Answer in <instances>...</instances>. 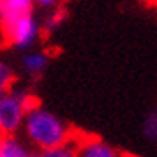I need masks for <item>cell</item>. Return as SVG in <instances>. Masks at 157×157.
<instances>
[{"label": "cell", "instance_id": "obj_15", "mask_svg": "<svg viewBox=\"0 0 157 157\" xmlns=\"http://www.w3.org/2000/svg\"><path fill=\"white\" fill-rule=\"evenodd\" d=\"M4 95H6V92H4V90H0V101L4 99Z\"/></svg>", "mask_w": 157, "mask_h": 157}, {"label": "cell", "instance_id": "obj_8", "mask_svg": "<svg viewBox=\"0 0 157 157\" xmlns=\"http://www.w3.org/2000/svg\"><path fill=\"white\" fill-rule=\"evenodd\" d=\"M65 16H67V13H65L64 9H53L50 14H48V18L44 20L43 30L46 32V34L55 32V30H57L58 27H60V25L65 21Z\"/></svg>", "mask_w": 157, "mask_h": 157}, {"label": "cell", "instance_id": "obj_13", "mask_svg": "<svg viewBox=\"0 0 157 157\" xmlns=\"http://www.w3.org/2000/svg\"><path fill=\"white\" fill-rule=\"evenodd\" d=\"M145 4H148V6H157V0H143Z\"/></svg>", "mask_w": 157, "mask_h": 157}, {"label": "cell", "instance_id": "obj_17", "mask_svg": "<svg viewBox=\"0 0 157 157\" xmlns=\"http://www.w3.org/2000/svg\"><path fill=\"white\" fill-rule=\"evenodd\" d=\"M0 157H2V155H0Z\"/></svg>", "mask_w": 157, "mask_h": 157}, {"label": "cell", "instance_id": "obj_4", "mask_svg": "<svg viewBox=\"0 0 157 157\" xmlns=\"http://www.w3.org/2000/svg\"><path fill=\"white\" fill-rule=\"evenodd\" d=\"M36 0H2V25L0 30L6 32L18 20L32 14Z\"/></svg>", "mask_w": 157, "mask_h": 157}, {"label": "cell", "instance_id": "obj_7", "mask_svg": "<svg viewBox=\"0 0 157 157\" xmlns=\"http://www.w3.org/2000/svg\"><path fill=\"white\" fill-rule=\"evenodd\" d=\"M23 67L30 72V74H34V76H39L41 72L48 67V57L44 55V53H29L27 57L23 58Z\"/></svg>", "mask_w": 157, "mask_h": 157}, {"label": "cell", "instance_id": "obj_9", "mask_svg": "<svg viewBox=\"0 0 157 157\" xmlns=\"http://www.w3.org/2000/svg\"><path fill=\"white\" fill-rule=\"evenodd\" d=\"M37 157H76V147L67 141L60 147H55V148L43 150Z\"/></svg>", "mask_w": 157, "mask_h": 157}, {"label": "cell", "instance_id": "obj_16", "mask_svg": "<svg viewBox=\"0 0 157 157\" xmlns=\"http://www.w3.org/2000/svg\"><path fill=\"white\" fill-rule=\"evenodd\" d=\"M122 157H134V155H125V154H122Z\"/></svg>", "mask_w": 157, "mask_h": 157}, {"label": "cell", "instance_id": "obj_12", "mask_svg": "<svg viewBox=\"0 0 157 157\" xmlns=\"http://www.w3.org/2000/svg\"><path fill=\"white\" fill-rule=\"evenodd\" d=\"M62 0H36V6L41 9H58V4Z\"/></svg>", "mask_w": 157, "mask_h": 157}, {"label": "cell", "instance_id": "obj_2", "mask_svg": "<svg viewBox=\"0 0 157 157\" xmlns=\"http://www.w3.org/2000/svg\"><path fill=\"white\" fill-rule=\"evenodd\" d=\"M37 106V99L27 90H7L0 101V136H13L23 125L25 115Z\"/></svg>", "mask_w": 157, "mask_h": 157}, {"label": "cell", "instance_id": "obj_10", "mask_svg": "<svg viewBox=\"0 0 157 157\" xmlns=\"http://www.w3.org/2000/svg\"><path fill=\"white\" fill-rule=\"evenodd\" d=\"M143 132H145V136L148 138L150 141H157V109H154L145 118V122H143Z\"/></svg>", "mask_w": 157, "mask_h": 157}, {"label": "cell", "instance_id": "obj_14", "mask_svg": "<svg viewBox=\"0 0 157 157\" xmlns=\"http://www.w3.org/2000/svg\"><path fill=\"white\" fill-rule=\"evenodd\" d=\"M0 25H2V0H0Z\"/></svg>", "mask_w": 157, "mask_h": 157}, {"label": "cell", "instance_id": "obj_6", "mask_svg": "<svg viewBox=\"0 0 157 157\" xmlns=\"http://www.w3.org/2000/svg\"><path fill=\"white\" fill-rule=\"evenodd\" d=\"M0 155L2 157H30L29 150L14 136H0Z\"/></svg>", "mask_w": 157, "mask_h": 157}, {"label": "cell", "instance_id": "obj_3", "mask_svg": "<svg viewBox=\"0 0 157 157\" xmlns=\"http://www.w3.org/2000/svg\"><path fill=\"white\" fill-rule=\"evenodd\" d=\"M39 34H41V25H39V21L36 20L34 14H29L21 18V20H18L11 29L4 32L6 39L11 44H14L16 48H20V50L30 48L37 41Z\"/></svg>", "mask_w": 157, "mask_h": 157}, {"label": "cell", "instance_id": "obj_5", "mask_svg": "<svg viewBox=\"0 0 157 157\" xmlns=\"http://www.w3.org/2000/svg\"><path fill=\"white\" fill-rule=\"evenodd\" d=\"M76 157H122V154L95 136H85L76 145Z\"/></svg>", "mask_w": 157, "mask_h": 157}, {"label": "cell", "instance_id": "obj_1", "mask_svg": "<svg viewBox=\"0 0 157 157\" xmlns=\"http://www.w3.org/2000/svg\"><path fill=\"white\" fill-rule=\"evenodd\" d=\"M23 127H25L27 138L37 148H41V152L64 145L69 141V136H71L67 125L57 115L41 106L30 109L25 115Z\"/></svg>", "mask_w": 157, "mask_h": 157}, {"label": "cell", "instance_id": "obj_11", "mask_svg": "<svg viewBox=\"0 0 157 157\" xmlns=\"http://www.w3.org/2000/svg\"><path fill=\"white\" fill-rule=\"evenodd\" d=\"M13 81H14L13 69L9 67V64H6V62H0V90L7 92L9 86L13 85Z\"/></svg>", "mask_w": 157, "mask_h": 157}]
</instances>
